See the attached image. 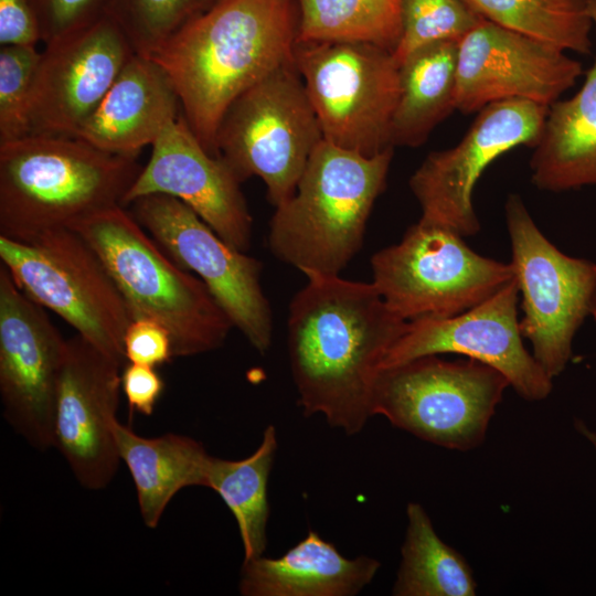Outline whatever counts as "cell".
Segmentation results:
<instances>
[{
	"label": "cell",
	"instance_id": "ffe728a7",
	"mask_svg": "<svg viewBox=\"0 0 596 596\" xmlns=\"http://www.w3.org/2000/svg\"><path fill=\"white\" fill-rule=\"evenodd\" d=\"M179 108L162 68L136 53L75 137L110 153L138 157L179 117Z\"/></svg>",
	"mask_w": 596,
	"mask_h": 596
},
{
	"label": "cell",
	"instance_id": "8fae6325",
	"mask_svg": "<svg viewBox=\"0 0 596 596\" xmlns=\"http://www.w3.org/2000/svg\"><path fill=\"white\" fill-rule=\"evenodd\" d=\"M505 223L511 264L521 295V334L554 379L566 368L573 339L596 295V264L561 252L541 232L522 198L509 194Z\"/></svg>",
	"mask_w": 596,
	"mask_h": 596
},
{
	"label": "cell",
	"instance_id": "836d02e7",
	"mask_svg": "<svg viewBox=\"0 0 596 596\" xmlns=\"http://www.w3.org/2000/svg\"><path fill=\"white\" fill-rule=\"evenodd\" d=\"M121 390L131 411L150 416L164 390V382L155 366L128 362L121 371Z\"/></svg>",
	"mask_w": 596,
	"mask_h": 596
},
{
	"label": "cell",
	"instance_id": "9c48e42d",
	"mask_svg": "<svg viewBox=\"0 0 596 596\" xmlns=\"http://www.w3.org/2000/svg\"><path fill=\"white\" fill-rule=\"evenodd\" d=\"M465 237L418 220L371 258L372 284L405 321L459 315L515 278L512 264L475 252Z\"/></svg>",
	"mask_w": 596,
	"mask_h": 596
},
{
	"label": "cell",
	"instance_id": "cb8c5ba5",
	"mask_svg": "<svg viewBox=\"0 0 596 596\" xmlns=\"http://www.w3.org/2000/svg\"><path fill=\"white\" fill-rule=\"evenodd\" d=\"M458 41L422 46L400 63L392 147H418L456 109Z\"/></svg>",
	"mask_w": 596,
	"mask_h": 596
},
{
	"label": "cell",
	"instance_id": "4316f807",
	"mask_svg": "<svg viewBox=\"0 0 596 596\" xmlns=\"http://www.w3.org/2000/svg\"><path fill=\"white\" fill-rule=\"evenodd\" d=\"M403 0H298L297 42H365L395 50Z\"/></svg>",
	"mask_w": 596,
	"mask_h": 596
},
{
	"label": "cell",
	"instance_id": "484cf974",
	"mask_svg": "<svg viewBox=\"0 0 596 596\" xmlns=\"http://www.w3.org/2000/svg\"><path fill=\"white\" fill-rule=\"evenodd\" d=\"M277 450L274 425H268L256 450L231 460L210 457L206 488L214 490L232 512L244 549V560L264 554L269 518L267 486Z\"/></svg>",
	"mask_w": 596,
	"mask_h": 596
},
{
	"label": "cell",
	"instance_id": "4dcf8cb0",
	"mask_svg": "<svg viewBox=\"0 0 596 596\" xmlns=\"http://www.w3.org/2000/svg\"><path fill=\"white\" fill-rule=\"evenodd\" d=\"M40 57L36 46L0 49V143L30 135L29 110Z\"/></svg>",
	"mask_w": 596,
	"mask_h": 596
},
{
	"label": "cell",
	"instance_id": "ac0fdd59",
	"mask_svg": "<svg viewBox=\"0 0 596 596\" xmlns=\"http://www.w3.org/2000/svg\"><path fill=\"white\" fill-rule=\"evenodd\" d=\"M124 366L78 334L66 342L56 393L54 446L86 489L105 488L120 460L114 423Z\"/></svg>",
	"mask_w": 596,
	"mask_h": 596
},
{
	"label": "cell",
	"instance_id": "52a82bcc",
	"mask_svg": "<svg viewBox=\"0 0 596 596\" xmlns=\"http://www.w3.org/2000/svg\"><path fill=\"white\" fill-rule=\"evenodd\" d=\"M320 124L294 62L242 93L216 134V151L237 179L260 178L276 207L291 198L318 145Z\"/></svg>",
	"mask_w": 596,
	"mask_h": 596
},
{
	"label": "cell",
	"instance_id": "2e32d148",
	"mask_svg": "<svg viewBox=\"0 0 596 596\" xmlns=\"http://www.w3.org/2000/svg\"><path fill=\"white\" fill-rule=\"evenodd\" d=\"M135 54L108 14L45 44L33 82L30 135L75 137Z\"/></svg>",
	"mask_w": 596,
	"mask_h": 596
},
{
	"label": "cell",
	"instance_id": "8992f818",
	"mask_svg": "<svg viewBox=\"0 0 596 596\" xmlns=\"http://www.w3.org/2000/svg\"><path fill=\"white\" fill-rule=\"evenodd\" d=\"M509 386L480 361L424 355L380 371L373 412L422 440L469 451L485 441Z\"/></svg>",
	"mask_w": 596,
	"mask_h": 596
},
{
	"label": "cell",
	"instance_id": "e0dca14e",
	"mask_svg": "<svg viewBox=\"0 0 596 596\" xmlns=\"http://www.w3.org/2000/svg\"><path fill=\"white\" fill-rule=\"evenodd\" d=\"M582 73L564 51L483 20L458 41L456 109L472 114L507 99L550 106Z\"/></svg>",
	"mask_w": 596,
	"mask_h": 596
},
{
	"label": "cell",
	"instance_id": "9a60e30c",
	"mask_svg": "<svg viewBox=\"0 0 596 596\" xmlns=\"http://www.w3.org/2000/svg\"><path fill=\"white\" fill-rule=\"evenodd\" d=\"M519 298L514 278L459 315L407 321L403 333L387 351L381 370L424 355L455 353L500 371L523 400H545L553 389V379L523 344Z\"/></svg>",
	"mask_w": 596,
	"mask_h": 596
},
{
	"label": "cell",
	"instance_id": "83f0119b",
	"mask_svg": "<svg viewBox=\"0 0 596 596\" xmlns=\"http://www.w3.org/2000/svg\"><path fill=\"white\" fill-rule=\"evenodd\" d=\"M486 20L561 51L589 54L587 0H467Z\"/></svg>",
	"mask_w": 596,
	"mask_h": 596
},
{
	"label": "cell",
	"instance_id": "f1b7e54d",
	"mask_svg": "<svg viewBox=\"0 0 596 596\" xmlns=\"http://www.w3.org/2000/svg\"><path fill=\"white\" fill-rule=\"evenodd\" d=\"M220 0H113L107 14L128 36L136 53L149 56L185 24Z\"/></svg>",
	"mask_w": 596,
	"mask_h": 596
},
{
	"label": "cell",
	"instance_id": "7c38bea8",
	"mask_svg": "<svg viewBox=\"0 0 596 596\" xmlns=\"http://www.w3.org/2000/svg\"><path fill=\"white\" fill-rule=\"evenodd\" d=\"M131 214L183 269L194 272L235 327L264 354L274 322L260 275L263 264L221 238L177 198L149 194L130 203Z\"/></svg>",
	"mask_w": 596,
	"mask_h": 596
},
{
	"label": "cell",
	"instance_id": "4fadbf2b",
	"mask_svg": "<svg viewBox=\"0 0 596 596\" xmlns=\"http://www.w3.org/2000/svg\"><path fill=\"white\" fill-rule=\"evenodd\" d=\"M549 106L524 99L491 103L477 113L461 140L427 155L409 179L419 221L448 227L464 237L480 230L472 194L485 170L499 157L538 142Z\"/></svg>",
	"mask_w": 596,
	"mask_h": 596
},
{
	"label": "cell",
	"instance_id": "d4e9b609",
	"mask_svg": "<svg viewBox=\"0 0 596 596\" xmlns=\"http://www.w3.org/2000/svg\"><path fill=\"white\" fill-rule=\"evenodd\" d=\"M394 596H473L477 583L465 557L437 534L424 507L409 502Z\"/></svg>",
	"mask_w": 596,
	"mask_h": 596
},
{
	"label": "cell",
	"instance_id": "d590c367",
	"mask_svg": "<svg viewBox=\"0 0 596 596\" xmlns=\"http://www.w3.org/2000/svg\"><path fill=\"white\" fill-rule=\"evenodd\" d=\"M575 427H576L577 432L581 435H583L589 441V444L594 447V449L596 450V432L590 429L582 421H576L575 422Z\"/></svg>",
	"mask_w": 596,
	"mask_h": 596
},
{
	"label": "cell",
	"instance_id": "5b68a950",
	"mask_svg": "<svg viewBox=\"0 0 596 596\" xmlns=\"http://www.w3.org/2000/svg\"><path fill=\"white\" fill-rule=\"evenodd\" d=\"M95 251L134 319L170 333L174 356L216 350L233 324L204 283L167 257L131 212L115 205L73 223Z\"/></svg>",
	"mask_w": 596,
	"mask_h": 596
},
{
	"label": "cell",
	"instance_id": "30bf717a",
	"mask_svg": "<svg viewBox=\"0 0 596 596\" xmlns=\"http://www.w3.org/2000/svg\"><path fill=\"white\" fill-rule=\"evenodd\" d=\"M294 64L326 141L365 156L393 148L400 64L391 50L365 42H296Z\"/></svg>",
	"mask_w": 596,
	"mask_h": 596
},
{
	"label": "cell",
	"instance_id": "6da1fadb",
	"mask_svg": "<svg viewBox=\"0 0 596 596\" xmlns=\"http://www.w3.org/2000/svg\"><path fill=\"white\" fill-rule=\"evenodd\" d=\"M406 323L372 281L307 276L287 321L289 363L304 415H322L347 435L360 433L374 416L382 362Z\"/></svg>",
	"mask_w": 596,
	"mask_h": 596
},
{
	"label": "cell",
	"instance_id": "8d00e7d4",
	"mask_svg": "<svg viewBox=\"0 0 596 596\" xmlns=\"http://www.w3.org/2000/svg\"><path fill=\"white\" fill-rule=\"evenodd\" d=\"M589 315L596 320V295L594 296V299L592 301Z\"/></svg>",
	"mask_w": 596,
	"mask_h": 596
},
{
	"label": "cell",
	"instance_id": "277c9868",
	"mask_svg": "<svg viewBox=\"0 0 596 596\" xmlns=\"http://www.w3.org/2000/svg\"><path fill=\"white\" fill-rule=\"evenodd\" d=\"M393 149L365 156L323 139L291 198L276 206L268 234L273 255L306 276L340 275L362 246Z\"/></svg>",
	"mask_w": 596,
	"mask_h": 596
},
{
	"label": "cell",
	"instance_id": "f546056e",
	"mask_svg": "<svg viewBox=\"0 0 596 596\" xmlns=\"http://www.w3.org/2000/svg\"><path fill=\"white\" fill-rule=\"evenodd\" d=\"M483 20L467 0H403L402 32L393 54L400 64L427 44L459 41Z\"/></svg>",
	"mask_w": 596,
	"mask_h": 596
},
{
	"label": "cell",
	"instance_id": "d6986e66",
	"mask_svg": "<svg viewBox=\"0 0 596 596\" xmlns=\"http://www.w3.org/2000/svg\"><path fill=\"white\" fill-rule=\"evenodd\" d=\"M151 156L126 193L123 206L149 194H166L191 207L221 238L247 252L253 220L241 181L210 153L182 113L151 145Z\"/></svg>",
	"mask_w": 596,
	"mask_h": 596
},
{
	"label": "cell",
	"instance_id": "ba28073f",
	"mask_svg": "<svg viewBox=\"0 0 596 596\" xmlns=\"http://www.w3.org/2000/svg\"><path fill=\"white\" fill-rule=\"evenodd\" d=\"M1 264L33 301L60 316L77 334L125 365L124 336L131 313L104 264L71 228L29 241L0 236Z\"/></svg>",
	"mask_w": 596,
	"mask_h": 596
},
{
	"label": "cell",
	"instance_id": "3957f363",
	"mask_svg": "<svg viewBox=\"0 0 596 596\" xmlns=\"http://www.w3.org/2000/svg\"><path fill=\"white\" fill-rule=\"evenodd\" d=\"M142 166L68 136L0 143V236L18 242L123 205Z\"/></svg>",
	"mask_w": 596,
	"mask_h": 596
},
{
	"label": "cell",
	"instance_id": "7a4b0ae2",
	"mask_svg": "<svg viewBox=\"0 0 596 596\" xmlns=\"http://www.w3.org/2000/svg\"><path fill=\"white\" fill-rule=\"evenodd\" d=\"M298 0H220L157 50L190 128L212 155L231 104L276 68L294 62Z\"/></svg>",
	"mask_w": 596,
	"mask_h": 596
},
{
	"label": "cell",
	"instance_id": "1f68e13d",
	"mask_svg": "<svg viewBox=\"0 0 596 596\" xmlns=\"http://www.w3.org/2000/svg\"><path fill=\"white\" fill-rule=\"evenodd\" d=\"M41 42L47 44L85 29L107 14L113 0H30Z\"/></svg>",
	"mask_w": 596,
	"mask_h": 596
},
{
	"label": "cell",
	"instance_id": "d6a6232c",
	"mask_svg": "<svg viewBox=\"0 0 596 596\" xmlns=\"http://www.w3.org/2000/svg\"><path fill=\"white\" fill-rule=\"evenodd\" d=\"M124 351L127 362L149 366L162 365L174 356L169 331L159 322L134 319L124 336Z\"/></svg>",
	"mask_w": 596,
	"mask_h": 596
},
{
	"label": "cell",
	"instance_id": "7402d4cb",
	"mask_svg": "<svg viewBox=\"0 0 596 596\" xmlns=\"http://www.w3.org/2000/svg\"><path fill=\"white\" fill-rule=\"evenodd\" d=\"M587 7L596 32V0H587ZM530 171L542 191L596 185V56L581 89L549 106Z\"/></svg>",
	"mask_w": 596,
	"mask_h": 596
},
{
	"label": "cell",
	"instance_id": "5bb4252c",
	"mask_svg": "<svg viewBox=\"0 0 596 596\" xmlns=\"http://www.w3.org/2000/svg\"><path fill=\"white\" fill-rule=\"evenodd\" d=\"M67 340L44 307L0 264V395L3 416L31 446H54L57 384Z\"/></svg>",
	"mask_w": 596,
	"mask_h": 596
},
{
	"label": "cell",
	"instance_id": "44dd1931",
	"mask_svg": "<svg viewBox=\"0 0 596 596\" xmlns=\"http://www.w3.org/2000/svg\"><path fill=\"white\" fill-rule=\"evenodd\" d=\"M381 563L366 555L348 558L316 531L279 557L244 560V596H353L375 577Z\"/></svg>",
	"mask_w": 596,
	"mask_h": 596
},
{
	"label": "cell",
	"instance_id": "603a6c76",
	"mask_svg": "<svg viewBox=\"0 0 596 596\" xmlns=\"http://www.w3.org/2000/svg\"><path fill=\"white\" fill-rule=\"evenodd\" d=\"M114 436L120 460L134 480L141 518L157 528L170 500L183 488L206 487L210 455L188 436L166 434L146 438L118 419Z\"/></svg>",
	"mask_w": 596,
	"mask_h": 596
},
{
	"label": "cell",
	"instance_id": "e575fe53",
	"mask_svg": "<svg viewBox=\"0 0 596 596\" xmlns=\"http://www.w3.org/2000/svg\"><path fill=\"white\" fill-rule=\"evenodd\" d=\"M41 42L30 0H0V44L36 46Z\"/></svg>",
	"mask_w": 596,
	"mask_h": 596
}]
</instances>
